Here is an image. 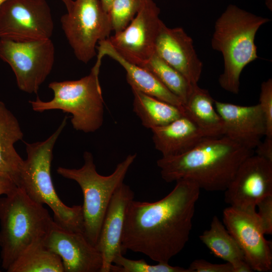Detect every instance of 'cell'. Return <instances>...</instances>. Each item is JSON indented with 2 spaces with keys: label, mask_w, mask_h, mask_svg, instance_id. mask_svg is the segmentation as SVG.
Wrapping results in <instances>:
<instances>
[{
  "label": "cell",
  "mask_w": 272,
  "mask_h": 272,
  "mask_svg": "<svg viewBox=\"0 0 272 272\" xmlns=\"http://www.w3.org/2000/svg\"><path fill=\"white\" fill-rule=\"evenodd\" d=\"M253 154L223 135L210 138L183 154L162 157L157 165L166 182L186 179L200 189L224 191L242 163Z\"/></svg>",
  "instance_id": "obj_2"
},
{
  "label": "cell",
  "mask_w": 272,
  "mask_h": 272,
  "mask_svg": "<svg viewBox=\"0 0 272 272\" xmlns=\"http://www.w3.org/2000/svg\"><path fill=\"white\" fill-rule=\"evenodd\" d=\"M214 102L207 89L194 85L183 105V113L212 136L219 137L224 135V124Z\"/></svg>",
  "instance_id": "obj_22"
},
{
  "label": "cell",
  "mask_w": 272,
  "mask_h": 272,
  "mask_svg": "<svg viewBox=\"0 0 272 272\" xmlns=\"http://www.w3.org/2000/svg\"><path fill=\"white\" fill-rule=\"evenodd\" d=\"M151 130L155 147L163 157L183 154L202 141L215 137L204 131L185 115Z\"/></svg>",
  "instance_id": "obj_18"
},
{
  "label": "cell",
  "mask_w": 272,
  "mask_h": 272,
  "mask_svg": "<svg viewBox=\"0 0 272 272\" xmlns=\"http://www.w3.org/2000/svg\"><path fill=\"white\" fill-rule=\"evenodd\" d=\"M133 95V110L144 126L149 129L165 125L183 115L179 108L136 89Z\"/></svg>",
  "instance_id": "obj_23"
},
{
  "label": "cell",
  "mask_w": 272,
  "mask_h": 272,
  "mask_svg": "<svg viewBox=\"0 0 272 272\" xmlns=\"http://www.w3.org/2000/svg\"><path fill=\"white\" fill-rule=\"evenodd\" d=\"M43 240L31 244L7 271L64 272L60 257L46 247Z\"/></svg>",
  "instance_id": "obj_24"
},
{
  "label": "cell",
  "mask_w": 272,
  "mask_h": 272,
  "mask_svg": "<svg viewBox=\"0 0 272 272\" xmlns=\"http://www.w3.org/2000/svg\"><path fill=\"white\" fill-rule=\"evenodd\" d=\"M23 133L14 114L0 101V174L9 177L17 187L24 160L14 147Z\"/></svg>",
  "instance_id": "obj_20"
},
{
  "label": "cell",
  "mask_w": 272,
  "mask_h": 272,
  "mask_svg": "<svg viewBox=\"0 0 272 272\" xmlns=\"http://www.w3.org/2000/svg\"><path fill=\"white\" fill-rule=\"evenodd\" d=\"M263 114L266 124L265 137L272 138V80L262 83L258 103Z\"/></svg>",
  "instance_id": "obj_28"
},
{
  "label": "cell",
  "mask_w": 272,
  "mask_h": 272,
  "mask_svg": "<svg viewBox=\"0 0 272 272\" xmlns=\"http://www.w3.org/2000/svg\"><path fill=\"white\" fill-rule=\"evenodd\" d=\"M67 119L65 116L56 131L45 141L25 143L27 157L23 162L18 187L34 201L47 205L52 211L53 219L57 224L70 231L83 233L82 206L65 205L57 194L51 175L53 149Z\"/></svg>",
  "instance_id": "obj_4"
},
{
  "label": "cell",
  "mask_w": 272,
  "mask_h": 272,
  "mask_svg": "<svg viewBox=\"0 0 272 272\" xmlns=\"http://www.w3.org/2000/svg\"><path fill=\"white\" fill-rule=\"evenodd\" d=\"M7 1V0H0V7Z\"/></svg>",
  "instance_id": "obj_35"
},
{
  "label": "cell",
  "mask_w": 272,
  "mask_h": 272,
  "mask_svg": "<svg viewBox=\"0 0 272 272\" xmlns=\"http://www.w3.org/2000/svg\"><path fill=\"white\" fill-rule=\"evenodd\" d=\"M5 195L0 198V247L2 266L7 271L31 244L44 239L53 219L20 187Z\"/></svg>",
  "instance_id": "obj_5"
},
{
  "label": "cell",
  "mask_w": 272,
  "mask_h": 272,
  "mask_svg": "<svg viewBox=\"0 0 272 272\" xmlns=\"http://www.w3.org/2000/svg\"><path fill=\"white\" fill-rule=\"evenodd\" d=\"M269 21L234 5H229L217 19L211 45L223 56L224 71L218 81L224 90L235 94L239 93L243 70L258 58L256 33Z\"/></svg>",
  "instance_id": "obj_3"
},
{
  "label": "cell",
  "mask_w": 272,
  "mask_h": 272,
  "mask_svg": "<svg viewBox=\"0 0 272 272\" xmlns=\"http://www.w3.org/2000/svg\"><path fill=\"white\" fill-rule=\"evenodd\" d=\"M223 224L237 241L252 270L267 272L271 270V242L264 238L255 210H245L230 206L223 211Z\"/></svg>",
  "instance_id": "obj_12"
},
{
  "label": "cell",
  "mask_w": 272,
  "mask_h": 272,
  "mask_svg": "<svg viewBox=\"0 0 272 272\" xmlns=\"http://www.w3.org/2000/svg\"><path fill=\"white\" fill-rule=\"evenodd\" d=\"M214 104L223 122L224 135L254 150L266 131L259 104L241 106L215 100Z\"/></svg>",
  "instance_id": "obj_16"
},
{
  "label": "cell",
  "mask_w": 272,
  "mask_h": 272,
  "mask_svg": "<svg viewBox=\"0 0 272 272\" xmlns=\"http://www.w3.org/2000/svg\"><path fill=\"white\" fill-rule=\"evenodd\" d=\"M110 271L113 272H191L188 268L172 266L169 263L148 264L144 259L132 260L124 257L122 253L116 255L113 261Z\"/></svg>",
  "instance_id": "obj_26"
},
{
  "label": "cell",
  "mask_w": 272,
  "mask_h": 272,
  "mask_svg": "<svg viewBox=\"0 0 272 272\" xmlns=\"http://www.w3.org/2000/svg\"><path fill=\"white\" fill-rule=\"evenodd\" d=\"M166 196L155 202L128 204L121 237L122 250L140 252L169 263L187 243L200 188L191 181H176Z\"/></svg>",
  "instance_id": "obj_1"
},
{
  "label": "cell",
  "mask_w": 272,
  "mask_h": 272,
  "mask_svg": "<svg viewBox=\"0 0 272 272\" xmlns=\"http://www.w3.org/2000/svg\"><path fill=\"white\" fill-rule=\"evenodd\" d=\"M84 164L79 169L59 167L57 172L63 177L77 182L84 197L82 206L83 234L92 245L96 246L102 224L111 198L117 188L123 183L126 174L137 157L128 155L109 175L99 174L91 153L85 152Z\"/></svg>",
  "instance_id": "obj_7"
},
{
  "label": "cell",
  "mask_w": 272,
  "mask_h": 272,
  "mask_svg": "<svg viewBox=\"0 0 272 272\" xmlns=\"http://www.w3.org/2000/svg\"><path fill=\"white\" fill-rule=\"evenodd\" d=\"M17 187L9 177L5 175L0 174V195L9 194Z\"/></svg>",
  "instance_id": "obj_32"
},
{
  "label": "cell",
  "mask_w": 272,
  "mask_h": 272,
  "mask_svg": "<svg viewBox=\"0 0 272 272\" xmlns=\"http://www.w3.org/2000/svg\"><path fill=\"white\" fill-rule=\"evenodd\" d=\"M43 242L60 257L64 272H100L101 253L83 233L65 229L53 221Z\"/></svg>",
  "instance_id": "obj_14"
},
{
  "label": "cell",
  "mask_w": 272,
  "mask_h": 272,
  "mask_svg": "<svg viewBox=\"0 0 272 272\" xmlns=\"http://www.w3.org/2000/svg\"><path fill=\"white\" fill-rule=\"evenodd\" d=\"M53 29L51 10L45 0H7L0 7V39H48Z\"/></svg>",
  "instance_id": "obj_10"
},
{
  "label": "cell",
  "mask_w": 272,
  "mask_h": 272,
  "mask_svg": "<svg viewBox=\"0 0 272 272\" xmlns=\"http://www.w3.org/2000/svg\"><path fill=\"white\" fill-rule=\"evenodd\" d=\"M257 212L265 234L272 233V195L266 196L256 205Z\"/></svg>",
  "instance_id": "obj_29"
},
{
  "label": "cell",
  "mask_w": 272,
  "mask_h": 272,
  "mask_svg": "<svg viewBox=\"0 0 272 272\" xmlns=\"http://www.w3.org/2000/svg\"><path fill=\"white\" fill-rule=\"evenodd\" d=\"M265 137L255 148L256 154L272 162V138Z\"/></svg>",
  "instance_id": "obj_31"
},
{
  "label": "cell",
  "mask_w": 272,
  "mask_h": 272,
  "mask_svg": "<svg viewBox=\"0 0 272 272\" xmlns=\"http://www.w3.org/2000/svg\"><path fill=\"white\" fill-rule=\"evenodd\" d=\"M0 58L12 68L21 91L37 94L52 69L55 47L51 39L27 41L0 39Z\"/></svg>",
  "instance_id": "obj_9"
},
{
  "label": "cell",
  "mask_w": 272,
  "mask_h": 272,
  "mask_svg": "<svg viewBox=\"0 0 272 272\" xmlns=\"http://www.w3.org/2000/svg\"><path fill=\"white\" fill-rule=\"evenodd\" d=\"M140 66L153 74L168 89L180 99L184 105L194 85L190 84L178 71L155 52Z\"/></svg>",
  "instance_id": "obj_25"
},
{
  "label": "cell",
  "mask_w": 272,
  "mask_h": 272,
  "mask_svg": "<svg viewBox=\"0 0 272 272\" xmlns=\"http://www.w3.org/2000/svg\"><path fill=\"white\" fill-rule=\"evenodd\" d=\"M155 52L190 84H197L203 64L195 51L192 38L182 28H169L163 23L156 39Z\"/></svg>",
  "instance_id": "obj_15"
},
{
  "label": "cell",
  "mask_w": 272,
  "mask_h": 272,
  "mask_svg": "<svg viewBox=\"0 0 272 272\" xmlns=\"http://www.w3.org/2000/svg\"><path fill=\"white\" fill-rule=\"evenodd\" d=\"M96 49L97 58L102 59L105 55L108 56L124 69L127 83L131 89L174 105L183 112V104L179 97L168 89L151 72L122 57L111 46L107 39L99 41Z\"/></svg>",
  "instance_id": "obj_19"
},
{
  "label": "cell",
  "mask_w": 272,
  "mask_h": 272,
  "mask_svg": "<svg viewBox=\"0 0 272 272\" xmlns=\"http://www.w3.org/2000/svg\"><path fill=\"white\" fill-rule=\"evenodd\" d=\"M0 271H1V270H0Z\"/></svg>",
  "instance_id": "obj_36"
},
{
  "label": "cell",
  "mask_w": 272,
  "mask_h": 272,
  "mask_svg": "<svg viewBox=\"0 0 272 272\" xmlns=\"http://www.w3.org/2000/svg\"><path fill=\"white\" fill-rule=\"evenodd\" d=\"M160 9L153 0H142L139 10L123 30L107 38L111 46L128 61L141 66L155 53L163 21Z\"/></svg>",
  "instance_id": "obj_11"
},
{
  "label": "cell",
  "mask_w": 272,
  "mask_h": 272,
  "mask_svg": "<svg viewBox=\"0 0 272 272\" xmlns=\"http://www.w3.org/2000/svg\"><path fill=\"white\" fill-rule=\"evenodd\" d=\"M188 268L191 272H235L230 263H213L204 259L194 260Z\"/></svg>",
  "instance_id": "obj_30"
},
{
  "label": "cell",
  "mask_w": 272,
  "mask_h": 272,
  "mask_svg": "<svg viewBox=\"0 0 272 272\" xmlns=\"http://www.w3.org/2000/svg\"><path fill=\"white\" fill-rule=\"evenodd\" d=\"M101 60L97 59L90 73L77 80L52 82L48 87L53 92L49 101L38 97L29 101L33 110L43 112L58 109L72 114L74 129L84 132H95L103 122L104 100L99 80Z\"/></svg>",
  "instance_id": "obj_6"
},
{
  "label": "cell",
  "mask_w": 272,
  "mask_h": 272,
  "mask_svg": "<svg viewBox=\"0 0 272 272\" xmlns=\"http://www.w3.org/2000/svg\"><path fill=\"white\" fill-rule=\"evenodd\" d=\"M142 0H113L108 14L115 33L125 28L134 18Z\"/></svg>",
  "instance_id": "obj_27"
},
{
  "label": "cell",
  "mask_w": 272,
  "mask_h": 272,
  "mask_svg": "<svg viewBox=\"0 0 272 272\" xmlns=\"http://www.w3.org/2000/svg\"><path fill=\"white\" fill-rule=\"evenodd\" d=\"M225 191V201L230 207L255 210L257 204L272 195V162L256 154L240 165Z\"/></svg>",
  "instance_id": "obj_13"
},
{
  "label": "cell",
  "mask_w": 272,
  "mask_h": 272,
  "mask_svg": "<svg viewBox=\"0 0 272 272\" xmlns=\"http://www.w3.org/2000/svg\"><path fill=\"white\" fill-rule=\"evenodd\" d=\"M133 198L134 192L130 187L122 183L111 198L95 246L102 257L100 272H110L115 256L122 253L121 237L125 212Z\"/></svg>",
  "instance_id": "obj_17"
},
{
  "label": "cell",
  "mask_w": 272,
  "mask_h": 272,
  "mask_svg": "<svg viewBox=\"0 0 272 272\" xmlns=\"http://www.w3.org/2000/svg\"><path fill=\"white\" fill-rule=\"evenodd\" d=\"M62 29L77 58L87 63L97 54V44L112 31L100 0H75L60 19Z\"/></svg>",
  "instance_id": "obj_8"
},
{
  "label": "cell",
  "mask_w": 272,
  "mask_h": 272,
  "mask_svg": "<svg viewBox=\"0 0 272 272\" xmlns=\"http://www.w3.org/2000/svg\"><path fill=\"white\" fill-rule=\"evenodd\" d=\"M100 1L103 9L108 13L113 0H100Z\"/></svg>",
  "instance_id": "obj_33"
},
{
  "label": "cell",
  "mask_w": 272,
  "mask_h": 272,
  "mask_svg": "<svg viewBox=\"0 0 272 272\" xmlns=\"http://www.w3.org/2000/svg\"><path fill=\"white\" fill-rule=\"evenodd\" d=\"M66 7L67 11L69 10L72 7L73 4V0H61Z\"/></svg>",
  "instance_id": "obj_34"
},
{
  "label": "cell",
  "mask_w": 272,
  "mask_h": 272,
  "mask_svg": "<svg viewBox=\"0 0 272 272\" xmlns=\"http://www.w3.org/2000/svg\"><path fill=\"white\" fill-rule=\"evenodd\" d=\"M199 239L216 256L232 264L235 272L253 271L237 241L217 216L213 217L210 228Z\"/></svg>",
  "instance_id": "obj_21"
}]
</instances>
